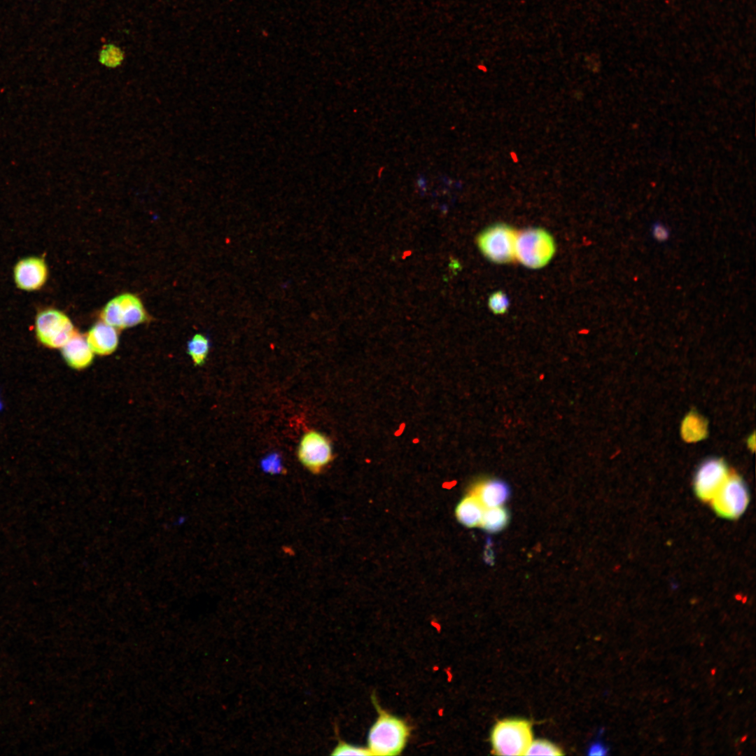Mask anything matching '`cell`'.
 <instances>
[{"label": "cell", "mask_w": 756, "mask_h": 756, "mask_svg": "<svg viewBox=\"0 0 756 756\" xmlns=\"http://www.w3.org/2000/svg\"><path fill=\"white\" fill-rule=\"evenodd\" d=\"M410 734L409 727L400 718L379 709L368 738L372 755H396L403 750Z\"/></svg>", "instance_id": "cell-1"}, {"label": "cell", "mask_w": 756, "mask_h": 756, "mask_svg": "<svg viewBox=\"0 0 756 756\" xmlns=\"http://www.w3.org/2000/svg\"><path fill=\"white\" fill-rule=\"evenodd\" d=\"M532 738L529 721L520 718L503 719L491 731L492 752L498 755H524Z\"/></svg>", "instance_id": "cell-2"}, {"label": "cell", "mask_w": 756, "mask_h": 756, "mask_svg": "<svg viewBox=\"0 0 756 756\" xmlns=\"http://www.w3.org/2000/svg\"><path fill=\"white\" fill-rule=\"evenodd\" d=\"M555 242L545 230L527 228L517 234L515 256L525 267L539 269L545 266L555 253Z\"/></svg>", "instance_id": "cell-3"}, {"label": "cell", "mask_w": 756, "mask_h": 756, "mask_svg": "<svg viewBox=\"0 0 756 756\" xmlns=\"http://www.w3.org/2000/svg\"><path fill=\"white\" fill-rule=\"evenodd\" d=\"M517 232L511 226L497 223L482 230L477 237V244L482 253L497 264L514 262Z\"/></svg>", "instance_id": "cell-4"}, {"label": "cell", "mask_w": 756, "mask_h": 756, "mask_svg": "<svg viewBox=\"0 0 756 756\" xmlns=\"http://www.w3.org/2000/svg\"><path fill=\"white\" fill-rule=\"evenodd\" d=\"M750 501L748 486L738 475H729L710 500L714 512L719 517L736 519L746 511Z\"/></svg>", "instance_id": "cell-5"}, {"label": "cell", "mask_w": 756, "mask_h": 756, "mask_svg": "<svg viewBox=\"0 0 756 756\" xmlns=\"http://www.w3.org/2000/svg\"><path fill=\"white\" fill-rule=\"evenodd\" d=\"M102 321L117 328H126L147 319L141 300L130 293L122 294L109 301L101 313Z\"/></svg>", "instance_id": "cell-6"}, {"label": "cell", "mask_w": 756, "mask_h": 756, "mask_svg": "<svg viewBox=\"0 0 756 756\" xmlns=\"http://www.w3.org/2000/svg\"><path fill=\"white\" fill-rule=\"evenodd\" d=\"M35 326L40 342L51 348L62 347L76 332L69 317L54 309L38 314Z\"/></svg>", "instance_id": "cell-7"}, {"label": "cell", "mask_w": 756, "mask_h": 756, "mask_svg": "<svg viewBox=\"0 0 756 756\" xmlns=\"http://www.w3.org/2000/svg\"><path fill=\"white\" fill-rule=\"evenodd\" d=\"M297 456L309 472L320 474L333 458L330 441L318 431L308 430L300 441Z\"/></svg>", "instance_id": "cell-8"}, {"label": "cell", "mask_w": 756, "mask_h": 756, "mask_svg": "<svg viewBox=\"0 0 756 756\" xmlns=\"http://www.w3.org/2000/svg\"><path fill=\"white\" fill-rule=\"evenodd\" d=\"M725 462L718 458L704 461L697 468L694 479L696 496L702 501H710L729 477Z\"/></svg>", "instance_id": "cell-9"}, {"label": "cell", "mask_w": 756, "mask_h": 756, "mask_svg": "<svg viewBox=\"0 0 756 756\" xmlns=\"http://www.w3.org/2000/svg\"><path fill=\"white\" fill-rule=\"evenodd\" d=\"M48 277V267L43 258L29 257L20 260L14 268L17 286L24 290L41 288Z\"/></svg>", "instance_id": "cell-10"}, {"label": "cell", "mask_w": 756, "mask_h": 756, "mask_svg": "<svg viewBox=\"0 0 756 756\" xmlns=\"http://www.w3.org/2000/svg\"><path fill=\"white\" fill-rule=\"evenodd\" d=\"M94 353L105 356L112 354L118 344V335L114 327L103 322L94 325L86 336Z\"/></svg>", "instance_id": "cell-11"}, {"label": "cell", "mask_w": 756, "mask_h": 756, "mask_svg": "<svg viewBox=\"0 0 756 756\" xmlns=\"http://www.w3.org/2000/svg\"><path fill=\"white\" fill-rule=\"evenodd\" d=\"M64 358L69 365L75 369L88 367L93 360V351L86 337L76 330L69 341L62 347Z\"/></svg>", "instance_id": "cell-12"}, {"label": "cell", "mask_w": 756, "mask_h": 756, "mask_svg": "<svg viewBox=\"0 0 756 756\" xmlns=\"http://www.w3.org/2000/svg\"><path fill=\"white\" fill-rule=\"evenodd\" d=\"M485 507L502 505L510 496L507 483L498 479H490L477 484L472 492Z\"/></svg>", "instance_id": "cell-13"}, {"label": "cell", "mask_w": 756, "mask_h": 756, "mask_svg": "<svg viewBox=\"0 0 756 756\" xmlns=\"http://www.w3.org/2000/svg\"><path fill=\"white\" fill-rule=\"evenodd\" d=\"M485 507L472 493L463 498L456 508L458 520L467 527L479 526Z\"/></svg>", "instance_id": "cell-14"}, {"label": "cell", "mask_w": 756, "mask_h": 756, "mask_svg": "<svg viewBox=\"0 0 756 756\" xmlns=\"http://www.w3.org/2000/svg\"><path fill=\"white\" fill-rule=\"evenodd\" d=\"M509 512L503 505L486 507L479 526L487 532L502 531L509 522Z\"/></svg>", "instance_id": "cell-15"}, {"label": "cell", "mask_w": 756, "mask_h": 756, "mask_svg": "<svg viewBox=\"0 0 756 756\" xmlns=\"http://www.w3.org/2000/svg\"><path fill=\"white\" fill-rule=\"evenodd\" d=\"M209 340L202 334H195L188 343V353L195 365H202L209 351Z\"/></svg>", "instance_id": "cell-16"}, {"label": "cell", "mask_w": 756, "mask_h": 756, "mask_svg": "<svg viewBox=\"0 0 756 756\" xmlns=\"http://www.w3.org/2000/svg\"><path fill=\"white\" fill-rule=\"evenodd\" d=\"M683 437L688 440H699L705 436L706 424L696 414H690L682 423Z\"/></svg>", "instance_id": "cell-17"}, {"label": "cell", "mask_w": 756, "mask_h": 756, "mask_svg": "<svg viewBox=\"0 0 756 756\" xmlns=\"http://www.w3.org/2000/svg\"><path fill=\"white\" fill-rule=\"evenodd\" d=\"M561 749L546 740L531 742L524 755H561Z\"/></svg>", "instance_id": "cell-18"}, {"label": "cell", "mask_w": 756, "mask_h": 756, "mask_svg": "<svg viewBox=\"0 0 756 756\" xmlns=\"http://www.w3.org/2000/svg\"><path fill=\"white\" fill-rule=\"evenodd\" d=\"M488 307L493 314H504L509 307L508 298L503 291H496L489 298Z\"/></svg>", "instance_id": "cell-19"}, {"label": "cell", "mask_w": 756, "mask_h": 756, "mask_svg": "<svg viewBox=\"0 0 756 756\" xmlns=\"http://www.w3.org/2000/svg\"><path fill=\"white\" fill-rule=\"evenodd\" d=\"M332 755H372L368 748L358 747L340 741L331 752Z\"/></svg>", "instance_id": "cell-20"}, {"label": "cell", "mask_w": 756, "mask_h": 756, "mask_svg": "<svg viewBox=\"0 0 756 756\" xmlns=\"http://www.w3.org/2000/svg\"><path fill=\"white\" fill-rule=\"evenodd\" d=\"M651 234L657 242L664 243L669 239L670 230L664 224L656 222L651 226Z\"/></svg>", "instance_id": "cell-21"}, {"label": "cell", "mask_w": 756, "mask_h": 756, "mask_svg": "<svg viewBox=\"0 0 756 756\" xmlns=\"http://www.w3.org/2000/svg\"><path fill=\"white\" fill-rule=\"evenodd\" d=\"M280 460L278 456L274 454L268 456V457L262 461L263 468L270 472H277L281 470Z\"/></svg>", "instance_id": "cell-22"}, {"label": "cell", "mask_w": 756, "mask_h": 756, "mask_svg": "<svg viewBox=\"0 0 756 756\" xmlns=\"http://www.w3.org/2000/svg\"><path fill=\"white\" fill-rule=\"evenodd\" d=\"M608 748L601 741H596L592 744L588 750L589 755H606Z\"/></svg>", "instance_id": "cell-23"}, {"label": "cell", "mask_w": 756, "mask_h": 756, "mask_svg": "<svg viewBox=\"0 0 756 756\" xmlns=\"http://www.w3.org/2000/svg\"><path fill=\"white\" fill-rule=\"evenodd\" d=\"M1 402H0V409H1Z\"/></svg>", "instance_id": "cell-24"}]
</instances>
